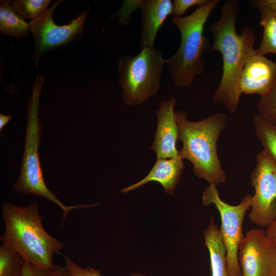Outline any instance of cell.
Wrapping results in <instances>:
<instances>
[{
    "label": "cell",
    "mask_w": 276,
    "mask_h": 276,
    "mask_svg": "<svg viewBox=\"0 0 276 276\" xmlns=\"http://www.w3.org/2000/svg\"><path fill=\"white\" fill-rule=\"evenodd\" d=\"M220 2L209 1L188 16L171 18L180 34L181 42L177 52L166 59V64L174 84L180 88L191 85L194 78L203 73L206 64L203 54L208 47L204 26Z\"/></svg>",
    "instance_id": "277c9868"
},
{
    "label": "cell",
    "mask_w": 276,
    "mask_h": 276,
    "mask_svg": "<svg viewBox=\"0 0 276 276\" xmlns=\"http://www.w3.org/2000/svg\"><path fill=\"white\" fill-rule=\"evenodd\" d=\"M178 139L182 147L179 155L193 165V172L198 179L203 178L209 185L217 186L226 180L217 153V142L226 124L227 116L217 112L201 121L187 119V113L176 112Z\"/></svg>",
    "instance_id": "3957f363"
},
{
    "label": "cell",
    "mask_w": 276,
    "mask_h": 276,
    "mask_svg": "<svg viewBox=\"0 0 276 276\" xmlns=\"http://www.w3.org/2000/svg\"><path fill=\"white\" fill-rule=\"evenodd\" d=\"M63 256L65 261V267L71 276H101L99 270L91 267H82L72 259L64 255ZM130 276L146 275L140 273H134Z\"/></svg>",
    "instance_id": "7402d4cb"
},
{
    "label": "cell",
    "mask_w": 276,
    "mask_h": 276,
    "mask_svg": "<svg viewBox=\"0 0 276 276\" xmlns=\"http://www.w3.org/2000/svg\"><path fill=\"white\" fill-rule=\"evenodd\" d=\"M11 115H6L3 113L0 114V130L12 119Z\"/></svg>",
    "instance_id": "83f0119b"
},
{
    "label": "cell",
    "mask_w": 276,
    "mask_h": 276,
    "mask_svg": "<svg viewBox=\"0 0 276 276\" xmlns=\"http://www.w3.org/2000/svg\"><path fill=\"white\" fill-rule=\"evenodd\" d=\"M251 198V195L247 194L239 204L232 205L221 199L216 186L209 185L202 192L203 205H214L220 215L219 231L226 250L227 266L230 276H241L239 247L244 237L243 222L246 212L250 209Z\"/></svg>",
    "instance_id": "52a82bcc"
},
{
    "label": "cell",
    "mask_w": 276,
    "mask_h": 276,
    "mask_svg": "<svg viewBox=\"0 0 276 276\" xmlns=\"http://www.w3.org/2000/svg\"><path fill=\"white\" fill-rule=\"evenodd\" d=\"M183 169V158L180 156L170 158H157L153 167L143 179L121 190L126 193L140 188L150 181L160 183L170 195H174Z\"/></svg>",
    "instance_id": "5bb4252c"
},
{
    "label": "cell",
    "mask_w": 276,
    "mask_h": 276,
    "mask_svg": "<svg viewBox=\"0 0 276 276\" xmlns=\"http://www.w3.org/2000/svg\"><path fill=\"white\" fill-rule=\"evenodd\" d=\"M252 122L264 150L276 164V124L268 122L259 114L253 116Z\"/></svg>",
    "instance_id": "ac0fdd59"
},
{
    "label": "cell",
    "mask_w": 276,
    "mask_h": 276,
    "mask_svg": "<svg viewBox=\"0 0 276 276\" xmlns=\"http://www.w3.org/2000/svg\"><path fill=\"white\" fill-rule=\"evenodd\" d=\"M63 2L57 1L44 13L29 22L34 43L32 58L37 68L40 58L50 51L64 47L84 36V25L90 10L88 8L80 13L69 24L60 26L53 20L56 8Z\"/></svg>",
    "instance_id": "ba28073f"
},
{
    "label": "cell",
    "mask_w": 276,
    "mask_h": 276,
    "mask_svg": "<svg viewBox=\"0 0 276 276\" xmlns=\"http://www.w3.org/2000/svg\"><path fill=\"white\" fill-rule=\"evenodd\" d=\"M257 107L263 118L276 124V79L269 91L261 97Z\"/></svg>",
    "instance_id": "44dd1931"
},
{
    "label": "cell",
    "mask_w": 276,
    "mask_h": 276,
    "mask_svg": "<svg viewBox=\"0 0 276 276\" xmlns=\"http://www.w3.org/2000/svg\"><path fill=\"white\" fill-rule=\"evenodd\" d=\"M248 2L255 8L263 6L276 11V0H252Z\"/></svg>",
    "instance_id": "d4e9b609"
},
{
    "label": "cell",
    "mask_w": 276,
    "mask_h": 276,
    "mask_svg": "<svg viewBox=\"0 0 276 276\" xmlns=\"http://www.w3.org/2000/svg\"><path fill=\"white\" fill-rule=\"evenodd\" d=\"M209 0H174L173 2V15L181 17L190 7L203 5Z\"/></svg>",
    "instance_id": "603a6c76"
},
{
    "label": "cell",
    "mask_w": 276,
    "mask_h": 276,
    "mask_svg": "<svg viewBox=\"0 0 276 276\" xmlns=\"http://www.w3.org/2000/svg\"><path fill=\"white\" fill-rule=\"evenodd\" d=\"M139 8L141 15L140 47H153L160 28L173 14V2L171 0L140 1Z\"/></svg>",
    "instance_id": "4fadbf2b"
},
{
    "label": "cell",
    "mask_w": 276,
    "mask_h": 276,
    "mask_svg": "<svg viewBox=\"0 0 276 276\" xmlns=\"http://www.w3.org/2000/svg\"><path fill=\"white\" fill-rule=\"evenodd\" d=\"M266 233L268 238L276 247V219L267 227Z\"/></svg>",
    "instance_id": "484cf974"
},
{
    "label": "cell",
    "mask_w": 276,
    "mask_h": 276,
    "mask_svg": "<svg viewBox=\"0 0 276 276\" xmlns=\"http://www.w3.org/2000/svg\"><path fill=\"white\" fill-rule=\"evenodd\" d=\"M166 60L162 51L145 47L136 55L118 60V72L123 99L128 105H139L158 91Z\"/></svg>",
    "instance_id": "8992f818"
},
{
    "label": "cell",
    "mask_w": 276,
    "mask_h": 276,
    "mask_svg": "<svg viewBox=\"0 0 276 276\" xmlns=\"http://www.w3.org/2000/svg\"><path fill=\"white\" fill-rule=\"evenodd\" d=\"M29 23L17 14L10 1L0 2V32L2 34L22 40L29 35Z\"/></svg>",
    "instance_id": "2e32d148"
},
{
    "label": "cell",
    "mask_w": 276,
    "mask_h": 276,
    "mask_svg": "<svg viewBox=\"0 0 276 276\" xmlns=\"http://www.w3.org/2000/svg\"><path fill=\"white\" fill-rule=\"evenodd\" d=\"M238 260L241 276H276V247L266 231H247L240 243Z\"/></svg>",
    "instance_id": "30bf717a"
},
{
    "label": "cell",
    "mask_w": 276,
    "mask_h": 276,
    "mask_svg": "<svg viewBox=\"0 0 276 276\" xmlns=\"http://www.w3.org/2000/svg\"><path fill=\"white\" fill-rule=\"evenodd\" d=\"M176 100L173 97L164 100L156 111L157 129L151 147L157 158H170L179 155L176 148L178 130L174 107Z\"/></svg>",
    "instance_id": "8fae6325"
},
{
    "label": "cell",
    "mask_w": 276,
    "mask_h": 276,
    "mask_svg": "<svg viewBox=\"0 0 276 276\" xmlns=\"http://www.w3.org/2000/svg\"><path fill=\"white\" fill-rule=\"evenodd\" d=\"M43 83V76H37L32 89V97L29 98L27 103V127L24 151L19 175L14 185V189L16 192L24 195L41 196L57 204L64 212L63 224L70 211L86 208V205H65L48 188L45 183L39 155L40 141L42 134L39 118V107Z\"/></svg>",
    "instance_id": "5b68a950"
},
{
    "label": "cell",
    "mask_w": 276,
    "mask_h": 276,
    "mask_svg": "<svg viewBox=\"0 0 276 276\" xmlns=\"http://www.w3.org/2000/svg\"><path fill=\"white\" fill-rule=\"evenodd\" d=\"M23 276H55L53 270H47L26 262Z\"/></svg>",
    "instance_id": "cb8c5ba5"
},
{
    "label": "cell",
    "mask_w": 276,
    "mask_h": 276,
    "mask_svg": "<svg viewBox=\"0 0 276 276\" xmlns=\"http://www.w3.org/2000/svg\"><path fill=\"white\" fill-rule=\"evenodd\" d=\"M250 181L255 192L248 217L255 225L267 227L276 219V164L264 150L256 155Z\"/></svg>",
    "instance_id": "9c48e42d"
},
{
    "label": "cell",
    "mask_w": 276,
    "mask_h": 276,
    "mask_svg": "<svg viewBox=\"0 0 276 276\" xmlns=\"http://www.w3.org/2000/svg\"><path fill=\"white\" fill-rule=\"evenodd\" d=\"M26 261L18 252L3 244L0 246V276H23Z\"/></svg>",
    "instance_id": "d6986e66"
},
{
    "label": "cell",
    "mask_w": 276,
    "mask_h": 276,
    "mask_svg": "<svg viewBox=\"0 0 276 276\" xmlns=\"http://www.w3.org/2000/svg\"><path fill=\"white\" fill-rule=\"evenodd\" d=\"M2 211L5 225L0 237L2 244L19 254L27 262L53 270V255L64 245L44 229L43 216L39 214L36 203L24 206L5 202Z\"/></svg>",
    "instance_id": "7a4b0ae2"
},
{
    "label": "cell",
    "mask_w": 276,
    "mask_h": 276,
    "mask_svg": "<svg viewBox=\"0 0 276 276\" xmlns=\"http://www.w3.org/2000/svg\"><path fill=\"white\" fill-rule=\"evenodd\" d=\"M239 9L237 0H229L223 5L218 19L209 28L214 38L210 51L219 52L223 60L221 81L213 98L223 104L231 113L238 109L242 94L239 80L248 59L256 54V36L249 26H244L238 34L235 24Z\"/></svg>",
    "instance_id": "6da1fadb"
},
{
    "label": "cell",
    "mask_w": 276,
    "mask_h": 276,
    "mask_svg": "<svg viewBox=\"0 0 276 276\" xmlns=\"http://www.w3.org/2000/svg\"><path fill=\"white\" fill-rule=\"evenodd\" d=\"M15 13L23 19H34L48 9L50 0H15L10 1Z\"/></svg>",
    "instance_id": "ffe728a7"
},
{
    "label": "cell",
    "mask_w": 276,
    "mask_h": 276,
    "mask_svg": "<svg viewBox=\"0 0 276 276\" xmlns=\"http://www.w3.org/2000/svg\"><path fill=\"white\" fill-rule=\"evenodd\" d=\"M203 235L209 252L212 276H230L227 266L226 248L212 216Z\"/></svg>",
    "instance_id": "9a60e30c"
},
{
    "label": "cell",
    "mask_w": 276,
    "mask_h": 276,
    "mask_svg": "<svg viewBox=\"0 0 276 276\" xmlns=\"http://www.w3.org/2000/svg\"><path fill=\"white\" fill-rule=\"evenodd\" d=\"M258 8L263 34L260 44L256 50V54L264 56L268 53L276 54V11L263 6Z\"/></svg>",
    "instance_id": "e0dca14e"
},
{
    "label": "cell",
    "mask_w": 276,
    "mask_h": 276,
    "mask_svg": "<svg viewBox=\"0 0 276 276\" xmlns=\"http://www.w3.org/2000/svg\"><path fill=\"white\" fill-rule=\"evenodd\" d=\"M276 79V63L264 55L254 54L247 61L242 71L239 87L241 94H266Z\"/></svg>",
    "instance_id": "7c38bea8"
},
{
    "label": "cell",
    "mask_w": 276,
    "mask_h": 276,
    "mask_svg": "<svg viewBox=\"0 0 276 276\" xmlns=\"http://www.w3.org/2000/svg\"><path fill=\"white\" fill-rule=\"evenodd\" d=\"M54 270L55 276H71L65 266L54 264Z\"/></svg>",
    "instance_id": "4316f807"
}]
</instances>
